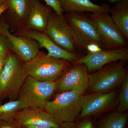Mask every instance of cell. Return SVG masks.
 <instances>
[{"label":"cell","instance_id":"6da1fadb","mask_svg":"<svg viewBox=\"0 0 128 128\" xmlns=\"http://www.w3.org/2000/svg\"><path fill=\"white\" fill-rule=\"evenodd\" d=\"M28 76L24 62L11 51L0 74V99L17 100L19 90Z\"/></svg>","mask_w":128,"mask_h":128},{"label":"cell","instance_id":"7a4b0ae2","mask_svg":"<svg viewBox=\"0 0 128 128\" xmlns=\"http://www.w3.org/2000/svg\"><path fill=\"white\" fill-rule=\"evenodd\" d=\"M70 66L68 61L40 51L32 60L24 62L28 75L42 82L56 81Z\"/></svg>","mask_w":128,"mask_h":128},{"label":"cell","instance_id":"3957f363","mask_svg":"<svg viewBox=\"0 0 128 128\" xmlns=\"http://www.w3.org/2000/svg\"><path fill=\"white\" fill-rule=\"evenodd\" d=\"M82 95L75 91L58 93L54 100L48 101L44 109L61 122L73 123L81 110Z\"/></svg>","mask_w":128,"mask_h":128},{"label":"cell","instance_id":"277c9868","mask_svg":"<svg viewBox=\"0 0 128 128\" xmlns=\"http://www.w3.org/2000/svg\"><path fill=\"white\" fill-rule=\"evenodd\" d=\"M64 16L78 48L86 50L89 44L95 43L102 48V39L89 14L85 12H73L66 13Z\"/></svg>","mask_w":128,"mask_h":128},{"label":"cell","instance_id":"5b68a950","mask_svg":"<svg viewBox=\"0 0 128 128\" xmlns=\"http://www.w3.org/2000/svg\"><path fill=\"white\" fill-rule=\"evenodd\" d=\"M123 61L107 64L89 74L88 88L92 92L104 93L121 85L128 75Z\"/></svg>","mask_w":128,"mask_h":128},{"label":"cell","instance_id":"8992f818","mask_svg":"<svg viewBox=\"0 0 128 128\" xmlns=\"http://www.w3.org/2000/svg\"><path fill=\"white\" fill-rule=\"evenodd\" d=\"M56 82H42L28 76L24 82L17 99L28 107L44 108L55 92Z\"/></svg>","mask_w":128,"mask_h":128},{"label":"cell","instance_id":"52a82bcc","mask_svg":"<svg viewBox=\"0 0 128 128\" xmlns=\"http://www.w3.org/2000/svg\"><path fill=\"white\" fill-rule=\"evenodd\" d=\"M89 15L102 39V48L112 50L128 47V40L117 27L109 13H92Z\"/></svg>","mask_w":128,"mask_h":128},{"label":"cell","instance_id":"ba28073f","mask_svg":"<svg viewBox=\"0 0 128 128\" xmlns=\"http://www.w3.org/2000/svg\"><path fill=\"white\" fill-rule=\"evenodd\" d=\"M44 32L60 48L69 52L76 53L78 46L63 14L60 15L53 11Z\"/></svg>","mask_w":128,"mask_h":128},{"label":"cell","instance_id":"9c48e42d","mask_svg":"<svg viewBox=\"0 0 128 128\" xmlns=\"http://www.w3.org/2000/svg\"><path fill=\"white\" fill-rule=\"evenodd\" d=\"M73 64L56 81L58 93L75 91L82 95L88 88L89 74L86 66L82 64Z\"/></svg>","mask_w":128,"mask_h":128},{"label":"cell","instance_id":"30bf717a","mask_svg":"<svg viewBox=\"0 0 128 128\" xmlns=\"http://www.w3.org/2000/svg\"><path fill=\"white\" fill-rule=\"evenodd\" d=\"M13 122L20 128L34 125L68 128L73 124L61 122L48 114L43 108L28 107L18 112L14 116Z\"/></svg>","mask_w":128,"mask_h":128},{"label":"cell","instance_id":"8fae6325","mask_svg":"<svg viewBox=\"0 0 128 128\" xmlns=\"http://www.w3.org/2000/svg\"><path fill=\"white\" fill-rule=\"evenodd\" d=\"M16 36H25L33 38L38 42L40 48H44L48 51L47 54L73 63L83 56L81 54L67 51L57 45L44 32L23 28L16 32Z\"/></svg>","mask_w":128,"mask_h":128},{"label":"cell","instance_id":"7c38bea8","mask_svg":"<svg viewBox=\"0 0 128 128\" xmlns=\"http://www.w3.org/2000/svg\"><path fill=\"white\" fill-rule=\"evenodd\" d=\"M128 60V47H127L112 50H104L95 53H88L72 64H84L88 72H91L98 70L112 62Z\"/></svg>","mask_w":128,"mask_h":128},{"label":"cell","instance_id":"4fadbf2b","mask_svg":"<svg viewBox=\"0 0 128 128\" xmlns=\"http://www.w3.org/2000/svg\"><path fill=\"white\" fill-rule=\"evenodd\" d=\"M116 92H93L80 97L81 110L77 118L83 119L106 110L115 99Z\"/></svg>","mask_w":128,"mask_h":128},{"label":"cell","instance_id":"5bb4252c","mask_svg":"<svg viewBox=\"0 0 128 128\" xmlns=\"http://www.w3.org/2000/svg\"><path fill=\"white\" fill-rule=\"evenodd\" d=\"M9 28V25L4 20L2 32L9 40L12 45V51L24 62L35 57L40 51L38 42L30 37L12 34Z\"/></svg>","mask_w":128,"mask_h":128},{"label":"cell","instance_id":"9a60e30c","mask_svg":"<svg viewBox=\"0 0 128 128\" xmlns=\"http://www.w3.org/2000/svg\"><path fill=\"white\" fill-rule=\"evenodd\" d=\"M9 4L3 16L9 25L10 32L24 27L26 21L36 0H8Z\"/></svg>","mask_w":128,"mask_h":128},{"label":"cell","instance_id":"2e32d148","mask_svg":"<svg viewBox=\"0 0 128 128\" xmlns=\"http://www.w3.org/2000/svg\"><path fill=\"white\" fill-rule=\"evenodd\" d=\"M52 9L36 0L26 21L25 28L38 32H44Z\"/></svg>","mask_w":128,"mask_h":128},{"label":"cell","instance_id":"e0dca14e","mask_svg":"<svg viewBox=\"0 0 128 128\" xmlns=\"http://www.w3.org/2000/svg\"><path fill=\"white\" fill-rule=\"evenodd\" d=\"M63 12L66 13L91 12L92 13H110L111 6L107 4L98 5L90 0H58Z\"/></svg>","mask_w":128,"mask_h":128},{"label":"cell","instance_id":"ac0fdd59","mask_svg":"<svg viewBox=\"0 0 128 128\" xmlns=\"http://www.w3.org/2000/svg\"><path fill=\"white\" fill-rule=\"evenodd\" d=\"M111 18L115 25L128 40V0H118L111 8Z\"/></svg>","mask_w":128,"mask_h":128},{"label":"cell","instance_id":"d6986e66","mask_svg":"<svg viewBox=\"0 0 128 128\" xmlns=\"http://www.w3.org/2000/svg\"><path fill=\"white\" fill-rule=\"evenodd\" d=\"M28 107L26 104L18 99L0 105V121H13L16 114Z\"/></svg>","mask_w":128,"mask_h":128},{"label":"cell","instance_id":"ffe728a7","mask_svg":"<svg viewBox=\"0 0 128 128\" xmlns=\"http://www.w3.org/2000/svg\"><path fill=\"white\" fill-rule=\"evenodd\" d=\"M128 118V114L125 113H112L101 121L98 128H125Z\"/></svg>","mask_w":128,"mask_h":128},{"label":"cell","instance_id":"44dd1931","mask_svg":"<svg viewBox=\"0 0 128 128\" xmlns=\"http://www.w3.org/2000/svg\"><path fill=\"white\" fill-rule=\"evenodd\" d=\"M120 103L118 107L119 112H123L128 109V75L121 84L119 93Z\"/></svg>","mask_w":128,"mask_h":128},{"label":"cell","instance_id":"7402d4cb","mask_svg":"<svg viewBox=\"0 0 128 128\" xmlns=\"http://www.w3.org/2000/svg\"><path fill=\"white\" fill-rule=\"evenodd\" d=\"M0 17V53L12 50V45L9 40L2 32V24L4 22V17Z\"/></svg>","mask_w":128,"mask_h":128},{"label":"cell","instance_id":"603a6c76","mask_svg":"<svg viewBox=\"0 0 128 128\" xmlns=\"http://www.w3.org/2000/svg\"><path fill=\"white\" fill-rule=\"evenodd\" d=\"M48 6L52 8L53 10L58 14H63V10L61 8L58 0H43Z\"/></svg>","mask_w":128,"mask_h":128},{"label":"cell","instance_id":"cb8c5ba5","mask_svg":"<svg viewBox=\"0 0 128 128\" xmlns=\"http://www.w3.org/2000/svg\"><path fill=\"white\" fill-rule=\"evenodd\" d=\"M83 119L76 124L73 123L70 128H93V124L91 120L87 119V118Z\"/></svg>","mask_w":128,"mask_h":128},{"label":"cell","instance_id":"d4e9b609","mask_svg":"<svg viewBox=\"0 0 128 128\" xmlns=\"http://www.w3.org/2000/svg\"><path fill=\"white\" fill-rule=\"evenodd\" d=\"M86 50L90 53H96L102 50L100 46L95 43L89 44L86 46Z\"/></svg>","mask_w":128,"mask_h":128},{"label":"cell","instance_id":"484cf974","mask_svg":"<svg viewBox=\"0 0 128 128\" xmlns=\"http://www.w3.org/2000/svg\"><path fill=\"white\" fill-rule=\"evenodd\" d=\"M11 51H5L0 53V74L4 66L7 56Z\"/></svg>","mask_w":128,"mask_h":128},{"label":"cell","instance_id":"4316f807","mask_svg":"<svg viewBox=\"0 0 128 128\" xmlns=\"http://www.w3.org/2000/svg\"><path fill=\"white\" fill-rule=\"evenodd\" d=\"M0 128H21L12 122L0 121Z\"/></svg>","mask_w":128,"mask_h":128},{"label":"cell","instance_id":"83f0119b","mask_svg":"<svg viewBox=\"0 0 128 128\" xmlns=\"http://www.w3.org/2000/svg\"><path fill=\"white\" fill-rule=\"evenodd\" d=\"M9 4L8 0H7L3 5L0 7V17L3 14L5 11L8 8Z\"/></svg>","mask_w":128,"mask_h":128},{"label":"cell","instance_id":"f1b7e54d","mask_svg":"<svg viewBox=\"0 0 128 128\" xmlns=\"http://www.w3.org/2000/svg\"><path fill=\"white\" fill-rule=\"evenodd\" d=\"M70 127L69 128H70ZM21 128H51L50 127H48V126H34V125H28V126H24V127H22Z\"/></svg>","mask_w":128,"mask_h":128},{"label":"cell","instance_id":"f546056e","mask_svg":"<svg viewBox=\"0 0 128 128\" xmlns=\"http://www.w3.org/2000/svg\"><path fill=\"white\" fill-rule=\"evenodd\" d=\"M7 0H0V7Z\"/></svg>","mask_w":128,"mask_h":128},{"label":"cell","instance_id":"4dcf8cb0","mask_svg":"<svg viewBox=\"0 0 128 128\" xmlns=\"http://www.w3.org/2000/svg\"><path fill=\"white\" fill-rule=\"evenodd\" d=\"M110 0L112 1H115L118 0Z\"/></svg>","mask_w":128,"mask_h":128}]
</instances>
